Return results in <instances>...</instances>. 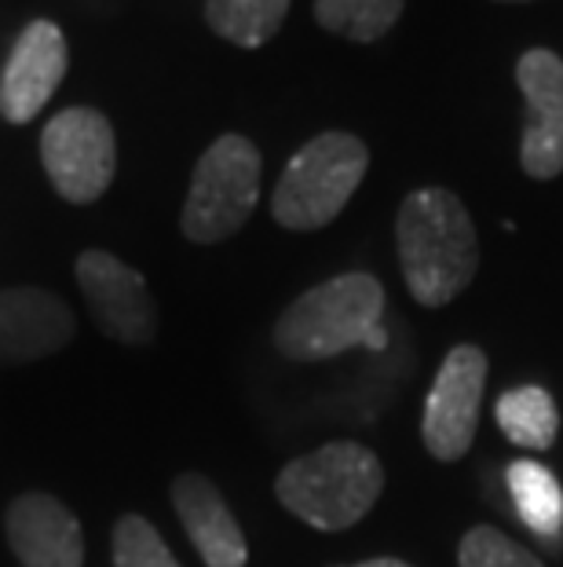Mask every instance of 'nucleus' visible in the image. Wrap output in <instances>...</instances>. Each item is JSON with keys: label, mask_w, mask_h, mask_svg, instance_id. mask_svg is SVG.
I'll list each match as a JSON object with an SVG mask.
<instances>
[{"label": "nucleus", "mask_w": 563, "mask_h": 567, "mask_svg": "<svg viewBox=\"0 0 563 567\" xmlns=\"http://www.w3.org/2000/svg\"><path fill=\"white\" fill-rule=\"evenodd\" d=\"M395 243L406 289L417 305H450L476 279L479 243L472 216L447 187H421L403 198L395 216Z\"/></svg>", "instance_id": "f257e3e1"}, {"label": "nucleus", "mask_w": 563, "mask_h": 567, "mask_svg": "<svg viewBox=\"0 0 563 567\" xmlns=\"http://www.w3.org/2000/svg\"><path fill=\"white\" fill-rule=\"evenodd\" d=\"M385 286L366 271H347L307 289L274 322V348L293 363H322L352 348L388 344L385 330Z\"/></svg>", "instance_id": "f03ea898"}, {"label": "nucleus", "mask_w": 563, "mask_h": 567, "mask_svg": "<svg viewBox=\"0 0 563 567\" xmlns=\"http://www.w3.org/2000/svg\"><path fill=\"white\" fill-rule=\"evenodd\" d=\"M385 491V468L363 443L337 440L293 457L274 480V494L315 530H347L374 509Z\"/></svg>", "instance_id": "7ed1b4c3"}, {"label": "nucleus", "mask_w": 563, "mask_h": 567, "mask_svg": "<svg viewBox=\"0 0 563 567\" xmlns=\"http://www.w3.org/2000/svg\"><path fill=\"white\" fill-rule=\"evenodd\" d=\"M369 168L366 143L352 132H322L293 154L271 195V216L285 231L333 224Z\"/></svg>", "instance_id": "20e7f679"}, {"label": "nucleus", "mask_w": 563, "mask_h": 567, "mask_svg": "<svg viewBox=\"0 0 563 567\" xmlns=\"http://www.w3.org/2000/svg\"><path fill=\"white\" fill-rule=\"evenodd\" d=\"M260 198V151L246 136L227 132L201 154L184 202V235L198 246H217L249 224Z\"/></svg>", "instance_id": "39448f33"}, {"label": "nucleus", "mask_w": 563, "mask_h": 567, "mask_svg": "<svg viewBox=\"0 0 563 567\" xmlns=\"http://www.w3.org/2000/svg\"><path fill=\"white\" fill-rule=\"evenodd\" d=\"M41 162L52 187L74 205H88L106 195L117 168L114 128L100 111L70 106L55 114L41 132Z\"/></svg>", "instance_id": "423d86ee"}, {"label": "nucleus", "mask_w": 563, "mask_h": 567, "mask_svg": "<svg viewBox=\"0 0 563 567\" xmlns=\"http://www.w3.org/2000/svg\"><path fill=\"white\" fill-rule=\"evenodd\" d=\"M487 389V355L476 344L450 348L425 400L421 436L436 462H458L476 440L479 403Z\"/></svg>", "instance_id": "0eeeda50"}, {"label": "nucleus", "mask_w": 563, "mask_h": 567, "mask_svg": "<svg viewBox=\"0 0 563 567\" xmlns=\"http://www.w3.org/2000/svg\"><path fill=\"white\" fill-rule=\"evenodd\" d=\"M77 286L85 293L95 322L117 344H150L158 333V308L143 275L106 249H88L77 257Z\"/></svg>", "instance_id": "6e6552de"}, {"label": "nucleus", "mask_w": 563, "mask_h": 567, "mask_svg": "<svg viewBox=\"0 0 563 567\" xmlns=\"http://www.w3.org/2000/svg\"><path fill=\"white\" fill-rule=\"evenodd\" d=\"M517 81L526 103L520 165L531 179H556L563 173V59L531 48L520 55Z\"/></svg>", "instance_id": "1a4fd4ad"}, {"label": "nucleus", "mask_w": 563, "mask_h": 567, "mask_svg": "<svg viewBox=\"0 0 563 567\" xmlns=\"http://www.w3.org/2000/svg\"><path fill=\"white\" fill-rule=\"evenodd\" d=\"M66 78V38L55 22L38 19L22 30L0 78V114L11 125L33 122Z\"/></svg>", "instance_id": "9d476101"}, {"label": "nucleus", "mask_w": 563, "mask_h": 567, "mask_svg": "<svg viewBox=\"0 0 563 567\" xmlns=\"http://www.w3.org/2000/svg\"><path fill=\"white\" fill-rule=\"evenodd\" d=\"M77 319L63 297L38 286H15L0 293V363H38L74 341Z\"/></svg>", "instance_id": "9b49d317"}, {"label": "nucleus", "mask_w": 563, "mask_h": 567, "mask_svg": "<svg viewBox=\"0 0 563 567\" xmlns=\"http://www.w3.org/2000/svg\"><path fill=\"white\" fill-rule=\"evenodd\" d=\"M8 546L22 567L85 564V535L77 516L52 494H19L8 505Z\"/></svg>", "instance_id": "f8f14e48"}, {"label": "nucleus", "mask_w": 563, "mask_h": 567, "mask_svg": "<svg viewBox=\"0 0 563 567\" xmlns=\"http://www.w3.org/2000/svg\"><path fill=\"white\" fill-rule=\"evenodd\" d=\"M173 505L176 516L184 524L187 538L195 542L198 557L206 567H246L249 564V546L246 535L238 527L231 505L223 502L209 476L201 473H184L173 480Z\"/></svg>", "instance_id": "ddd939ff"}, {"label": "nucleus", "mask_w": 563, "mask_h": 567, "mask_svg": "<svg viewBox=\"0 0 563 567\" xmlns=\"http://www.w3.org/2000/svg\"><path fill=\"white\" fill-rule=\"evenodd\" d=\"M509 494L517 502L520 520L534 530L538 538L556 542L563 535V487L542 462L520 457L509 465Z\"/></svg>", "instance_id": "4468645a"}, {"label": "nucleus", "mask_w": 563, "mask_h": 567, "mask_svg": "<svg viewBox=\"0 0 563 567\" xmlns=\"http://www.w3.org/2000/svg\"><path fill=\"white\" fill-rule=\"evenodd\" d=\"M494 417H498V429L517 446H523V451H549L560 429L553 395L545 389H538V384H523V389H512L501 395L494 406Z\"/></svg>", "instance_id": "2eb2a0df"}, {"label": "nucleus", "mask_w": 563, "mask_h": 567, "mask_svg": "<svg viewBox=\"0 0 563 567\" xmlns=\"http://www.w3.org/2000/svg\"><path fill=\"white\" fill-rule=\"evenodd\" d=\"M290 0H209L206 22L223 41L238 48H260L282 30Z\"/></svg>", "instance_id": "dca6fc26"}, {"label": "nucleus", "mask_w": 563, "mask_h": 567, "mask_svg": "<svg viewBox=\"0 0 563 567\" xmlns=\"http://www.w3.org/2000/svg\"><path fill=\"white\" fill-rule=\"evenodd\" d=\"M406 0H315V22L337 38L369 44L399 22Z\"/></svg>", "instance_id": "f3484780"}, {"label": "nucleus", "mask_w": 563, "mask_h": 567, "mask_svg": "<svg viewBox=\"0 0 563 567\" xmlns=\"http://www.w3.org/2000/svg\"><path fill=\"white\" fill-rule=\"evenodd\" d=\"M114 567H179L147 516L128 513L114 524Z\"/></svg>", "instance_id": "a211bd4d"}, {"label": "nucleus", "mask_w": 563, "mask_h": 567, "mask_svg": "<svg viewBox=\"0 0 563 567\" xmlns=\"http://www.w3.org/2000/svg\"><path fill=\"white\" fill-rule=\"evenodd\" d=\"M458 567H542V560L498 527H472L458 546Z\"/></svg>", "instance_id": "6ab92c4d"}, {"label": "nucleus", "mask_w": 563, "mask_h": 567, "mask_svg": "<svg viewBox=\"0 0 563 567\" xmlns=\"http://www.w3.org/2000/svg\"><path fill=\"white\" fill-rule=\"evenodd\" d=\"M341 567H414V564L395 560V557H377V560H363V564H341Z\"/></svg>", "instance_id": "aec40b11"}, {"label": "nucleus", "mask_w": 563, "mask_h": 567, "mask_svg": "<svg viewBox=\"0 0 563 567\" xmlns=\"http://www.w3.org/2000/svg\"><path fill=\"white\" fill-rule=\"evenodd\" d=\"M505 4H523V0H505Z\"/></svg>", "instance_id": "412c9836"}]
</instances>
